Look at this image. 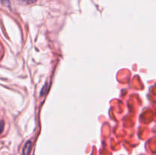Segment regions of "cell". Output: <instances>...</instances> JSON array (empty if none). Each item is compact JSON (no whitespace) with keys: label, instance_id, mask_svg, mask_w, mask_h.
<instances>
[{"label":"cell","instance_id":"obj_1","mask_svg":"<svg viewBox=\"0 0 156 155\" xmlns=\"http://www.w3.org/2000/svg\"><path fill=\"white\" fill-rule=\"evenodd\" d=\"M32 142L30 141H27L25 143L22 149V155H29L30 150H31Z\"/></svg>","mask_w":156,"mask_h":155},{"label":"cell","instance_id":"obj_2","mask_svg":"<svg viewBox=\"0 0 156 155\" xmlns=\"http://www.w3.org/2000/svg\"><path fill=\"white\" fill-rule=\"evenodd\" d=\"M15 2L20 5H30L34 3L37 0H15Z\"/></svg>","mask_w":156,"mask_h":155},{"label":"cell","instance_id":"obj_3","mask_svg":"<svg viewBox=\"0 0 156 155\" xmlns=\"http://www.w3.org/2000/svg\"><path fill=\"white\" fill-rule=\"evenodd\" d=\"M0 2H1V3L3 5L7 6V7H9V8L11 6L9 0H0Z\"/></svg>","mask_w":156,"mask_h":155},{"label":"cell","instance_id":"obj_4","mask_svg":"<svg viewBox=\"0 0 156 155\" xmlns=\"http://www.w3.org/2000/svg\"><path fill=\"white\" fill-rule=\"evenodd\" d=\"M4 125H5L4 122H3V121L0 122V134L2 132L3 129H4Z\"/></svg>","mask_w":156,"mask_h":155}]
</instances>
